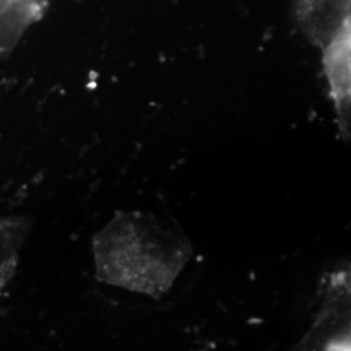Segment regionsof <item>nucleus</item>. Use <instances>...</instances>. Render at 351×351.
Here are the masks:
<instances>
[{
	"label": "nucleus",
	"instance_id": "obj_1",
	"mask_svg": "<svg viewBox=\"0 0 351 351\" xmlns=\"http://www.w3.org/2000/svg\"><path fill=\"white\" fill-rule=\"evenodd\" d=\"M97 278L160 300L191 256L177 226L150 213H116L93 239Z\"/></svg>",
	"mask_w": 351,
	"mask_h": 351
},
{
	"label": "nucleus",
	"instance_id": "obj_2",
	"mask_svg": "<svg viewBox=\"0 0 351 351\" xmlns=\"http://www.w3.org/2000/svg\"><path fill=\"white\" fill-rule=\"evenodd\" d=\"M323 65L329 84L330 97L337 112L339 129L346 137L350 130L351 104V24L322 49Z\"/></svg>",
	"mask_w": 351,
	"mask_h": 351
},
{
	"label": "nucleus",
	"instance_id": "obj_3",
	"mask_svg": "<svg viewBox=\"0 0 351 351\" xmlns=\"http://www.w3.org/2000/svg\"><path fill=\"white\" fill-rule=\"evenodd\" d=\"M297 25L320 49L351 24V0H291Z\"/></svg>",
	"mask_w": 351,
	"mask_h": 351
},
{
	"label": "nucleus",
	"instance_id": "obj_4",
	"mask_svg": "<svg viewBox=\"0 0 351 351\" xmlns=\"http://www.w3.org/2000/svg\"><path fill=\"white\" fill-rule=\"evenodd\" d=\"M50 0H0V56L10 53L30 26L39 21Z\"/></svg>",
	"mask_w": 351,
	"mask_h": 351
},
{
	"label": "nucleus",
	"instance_id": "obj_5",
	"mask_svg": "<svg viewBox=\"0 0 351 351\" xmlns=\"http://www.w3.org/2000/svg\"><path fill=\"white\" fill-rule=\"evenodd\" d=\"M32 221L24 216L0 219V291L11 281L20 258V251L29 234Z\"/></svg>",
	"mask_w": 351,
	"mask_h": 351
}]
</instances>
